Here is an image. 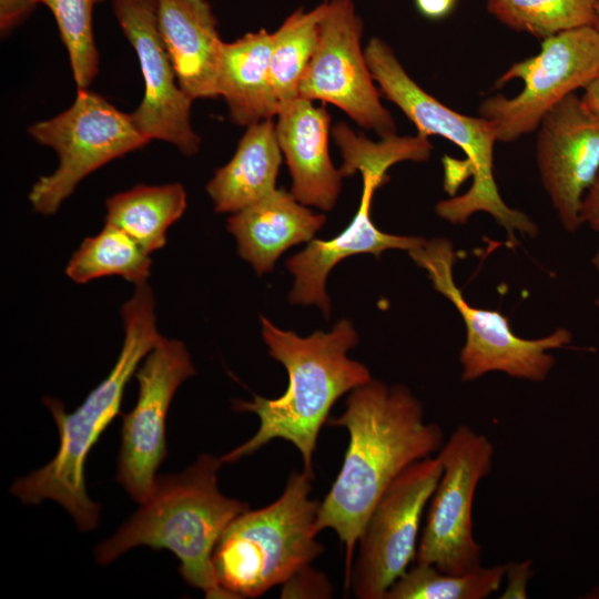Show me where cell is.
Wrapping results in <instances>:
<instances>
[{
    "mask_svg": "<svg viewBox=\"0 0 599 599\" xmlns=\"http://www.w3.org/2000/svg\"><path fill=\"white\" fill-rule=\"evenodd\" d=\"M105 223L129 234L146 253L162 248L166 232L186 209V193L180 183L136 185L105 202Z\"/></svg>",
    "mask_w": 599,
    "mask_h": 599,
    "instance_id": "obj_22",
    "label": "cell"
},
{
    "mask_svg": "<svg viewBox=\"0 0 599 599\" xmlns=\"http://www.w3.org/2000/svg\"><path fill=\"white\" fill-rule=\"evenodd\" d=\"M151 258L129 234L105 223L94 236L82 241L65 267L67 276L85 284L104 276H121L140 285L150 275Z\"/></svg>",
    "mask_w": 599,
    "mask_h": 599,
    "instance_id": "obj_23",
    "label": "cell"
},
{
    "mask_svg": "<svg viewBox=\"0 0 599 599\" xmlns=\"http://www.w3.org/2000/svg\"><path fill=\"white\" fill-rule=\"evenodd\" d=\"M443 471L438 455L406 467L386 488L358 539L346 590L357 599H384L416 560L425 507Z\"/></svg>",
    "mask_w": 599,
    "mask_h": 599,
    "instance_id": "obj_11",
    "label": "cell"
},
{
    "mask_svg": "<svg viewBox=\"0 0 599 599\" xmlns=\"http://www.w3.org/2000/svg\"><path fill=\"white\" fill-rule=\"evenodd\" d=\"M318 44L301 80L298 97L336 105L382 139L396 134L390 113L361 49L363 23L352 0H325Z\"/></svg>",
    "mask_w": 599,
    "mask_h": 599,
    "instance_id": "obj_12",
    "label": "cell"
},
{
    "mask_svg": "<svg viewBox=\"0 0 599 599\" xmlns=\"http://www.w3.org/2000/svg\"><path fill=\"white\" fill-rule=\"evenodd\" d=\"M282 151L272 120L247 126L233 158L206 185L219 213H235L274 191Z\"/></svg>",
    "mask_w": 599,
    "mask_h": 599,
    "instance_id": "obj_21",
    "label": "cell"
},
{
    "mask_svg": "<svg viewBox=\"0 0 599 599\" xmlns=\"http://www.w3.org/2000/svg\"><path fill=\"white\" fill-rule=\"evenodd\" d=\"M495 448L489 438L459 425L437 453L441 476L430 497L415 562L461 575L479 569L481 547L474 536L476 489L493 469Z\"/></svg>",
    "mask_w": 599,
    "mask_h": 599,
    "instance_id": "obj_10",
    "label": "cell"
},
{
    "mask_svg": "<svg viewBox=\"0 0 599 599\" xmlns=\"http://www.w3.org/2000/svg\"><path fill=\"white\" fill-rule=\"evenodd\" d=\"M29 133L59 158L57 169L39 177L29 193L33 211L43 215L55 213L91 172L150 142L131 114L87 89L78 90L69 109L32 124Z\"/></svg>",
    "mask_w": 599,
    "mask_h": 599,
    "instance_id": "obj_8",
    "label": "cell"
},
{
    "mask_svg": "<svg viewBox=\"0 0 599 599\" xmlns=\"http://www.w3.org/2000/svg\"><path fill=\"white\" fill-rule=\"evenodd\" d=\"M581 100L591 112L599 115V78L583 89Z\"/></svg>",
    "mask_w": 599,
    "mask_h": 599,
    "instance_id": "obj_33",
    "label": "cell"
},
{
    "mask_svg": "<svg viewBox=\"0 0 599 599\" xmlns=\"http://www.w3.org/2000/svg\"><path fill=\"white\" fill-rule=\"evenodd\" d=\"M500 23L541 40L556 33L593 26L596 0H486Z\"/></svg>",
    "mask_w": 599,
    "mask_h": 599,
    "instance_id": "obj_26",
    "label": "cell"
},
{
    "mask_svg": "<svg viewBox=\"0 0 599 599\" xmlns=\"http://www.w3.org/2000/svg\"><path fill=\"white\" fill-rule=\"evenodd\" d=\"M325 221L324 214L308 210L291 192L275 189L233 213L226 229L236 240L240 256L261 275L273 270L284 251L312 241Z\"/></svg>",
    "mask_w": 599,
    "mask_h": 599,
    "instance_id": "obj_19",
    "label": "cell"
},
{
    "mask_svg": "<svg viewBox=\"0 0 599 599\" xmlns=\"http://www.w3.org/2000/svg\"><path fill=\"white\" fill-rule=\"evenodd\" d=\"M261 324L268 354L285 367L288 386L277 398L254 395L253 400H233L234 410L255 414L260 425L252 437L221 459L236 463L270 441L283 439L298 450L303 471L314 480L313 455L332 407L345 393L372 379L364 364L347 356L358 342L357 333L347 319L338 321L327 333L316 331L307 337L280 329L265 316Z\"/></svg>",
    "mask_w": 599,
    "mask_h": 599,
    "instance_id": "obj_2",
    "label": "cell"
},
{
    "mask_svg": "<svg viewBox=\"0 0 599 599\" xmlns=\"http://www.w3.org/2000/svg\"><path fill=\"white\" fill-rule=\"evenodd\" d=\"M429 276L433 288L445 296L463 318L466 338L459 353L460 379L473 382L499 372L512 378L544 382L555 366L549 352L568 346L572 334L565 327L540 338H522L498 311L470 305L454 278L456 252L445 237L427 240L408 252Z\"/></svg>",
    "mask_w": 599,
    "mask_h": 599,
    "instance_id": "obj_7",
    "label": "cell"
},
{
    "mask_svg": "<svg viewBox=\"0 0 599 599\" xmlns=\"http://www.w3.org/2000/svg\"><path fill=\"white\" fill-rule=\"evenodd\" d=\"M333 587L327 577L305 565L282 585V598H331Z\"/></svg>",
    "mask_w": 599,
    "mask_h": 599,
    "instance_id": "obj_28",
    "label": "cell"
},
{
    "mask_svg": "<svg viewBox=\"0 0 599 599\" xmlns=\"http://www.w3.org/2000/svg\"><path fill=\"white\" fill-rule=\"evenodd\" d=\"M312 481L303 470H293L275 501L245 510L220 537L213 567L234 599L264 595L324 552L316 539L321 502L311 498Z\"/></svg>",
    "mask_w": 599,
    "mask_h": 599,
    "instance_id": "obj_6",
    "label": "cell"
},
{
    "mask_svg": "<svg viewBox=\"0 0 599 599\" xmlns=\"http://www.w3.org/2000/svg\"><path fill=\"white\" fill-rule=\"evenodd\" d=\"M158 24L183 92L195 99L216 98L223 41L206 0H158Z\"/></svg>",
    "mask_w": 599,
    "mask_h": 599,
    "instance_id": "obj_18",
    "label": "cell"
},
{
    "mask_svg": "<svg viewBox=\"0 0 599 599\" xmlns=\"http://www.w3.org/2000/svg\"><path fill=\"white\" fill-rule=\"evenodd\" d=\"M595 304H596V306H597V308L599 311V293H598V295L596 297Z\"/></svg>",
    "mask_w": 599,
    "mask_h": 599,
    "instance_id": "obj_36",
    "label": "cell"
},
{
    "mask_svg": "<svg viewBox=\"0 0 599 599\" xmlns=\"http://www.w3.org/2000/svg\"><path fill=\"white\" fill-rule=\"evenodd\" d=\"M121 317L124 339L118 359L83 403L67 413L60 400L43 398L59 432V448L47 465L17 479L10 488L27 505L54 500L72 516L82 532L98 526L101 509L87 494L88 455L120 414L125 386L140 363L163 337L156 327L154 295L146 283L135 285L132 296L121 307Z\"/></svg>",
    "mask_w": 599,
    "mask_h": 599,
    "instance_id": "obj_3",
    "label": "cell"
},
{
    "mask_svg": "<svg viewBox=\"0 0 599 599\" xmlns=\"http://www.w3.org/2000/svg\"><path fill=\"white\" fill-rule=\"evenodd\" d=\"M356 171L362 173L363 193L359 207L347 227L332 240H312L306 248L286 262L287 268L294 275L290 302L315 304L326 317L331 309L326 278L337 263L362 253L378 257L386 250L409 252L427 241L422 236L385 233L376 227L370 216L372 199L375 190L388 180V170L377 164L364 163L358 165Z\"/></svg>",
    "mask_w": 599,
    "mask_h": 599,
    "instance_id": "obj_16",
    "label": "cell"
},
{
    "mask_svg": "<svg viewBox=\"0 0 599 599\" xmlns=\"http://www.w3.org/2000/svg\"><path fill=\"white\" fill-rule=\"evenodd\" d=\"M331 116L313 101L297 98L283 106L276 136L292 176L291 193L304 205L331 211L342 186V173L328 152Z\"/></svg>",
    "mask_w": 599,
    "mask_h": 599,
    "instance_id": "obj_17",
    "label": "cell"
},
{
    "mask_svg": "<svg viewBox=\"0 0 599 599\" xmlns=\"http://www.w3.org/2000/svg\"><path fill=\"white\" fill-rule=\"evenodd\" d=\"M579 220L581 225L599 233V171L582 197Z\"/></svg>",
    "mask_w": 599,
    "mask_h": 599,
    "instance_id": "obj_31",
    "label": "cell"
},
{
    "mask_svg": "<svg viewBox=\"0 0 599 599\" xmlns=\"http://www.w3.org/2000/svg\"><path fill=\"white\" fill-rule=\"evenodd\" d=\"M223 464L221 457L202 453L184 470L156 476L150 497L97 546V561L108 565L138 546L170 550L189 586L207 599H234L220 586L212 557L227 526L250 507L221 493L217 474Z\"/></svg>",
    "mask_w": 599,
    "mask_h": 599,
    "instance_id": "obj_4",
    "label": "cell"
},
{
    "mask_svg": "<svg viewBox=\"0 0 599 599\" xmlns=\"http://www.w3.org/2000/svg\"><path fill=\"white\" fill-rule=\"evenodd\" d=\"M39 0H0V30L2 34L23 22L34 10Z\"/></svg>",
    "mask_w": 599,
    "mask_h": 599,
    "instance_id": "obj_30",
    "label": "cell"
},
{
    "mask_svg": "<svg viewBox=\"0 0 599 599\" xmlns=\"http://www.w3.org/2000/svg\"><path fill=\"white\" fill-rule=\"evenodd\" d=\"M364 54L380 91L416 125L418 133L440 135L467 156L473 175L469 190L438 202L437 215L451 224H465L475 213L484 212L504 227L511 243H516V234L536 237L537 224L508 206L498 191L494 177V146L498 142L495 125L481 116L458 113L423 90L383 40L373 38Z\"/></svg>",
    "mask_w": 599,
    "mask_h": 599,
    "instance_id": "obj_5",
    "label": "cell"
},
{
    "mask_svg": "<svg viewBox=\"0 0 599 599\" xmlns=\"http://www.w3.org/2000/svg\"><path fill=\"white\" fill-rule=\"evenodd\" d=\"M534 576L532 561L530 559L506 564L505 578L506 589L500 599L527 598V586Z\"/></svg>",
    "mask_w": 599,
    "mask_h": 599,
    "instance_id": "obj_29",
    "label": "cell"
},
{
    "mask_svg": "<svg viewBox=\"0 0 599 599\" xmlns=\"http://www.w3.org/2000/svg\"><path fill=\"white\" fill-rule=\"evenodd\" d=\"M114 16L134 48L144 97L131 114L138 130L194 155L201 144L191 124L192 100L180 88L158 24V0H112Z\"/></svg>",
    "mask_w": 599,
    "mask_h": 599,
    "instance_id": "obj_14",
    "label": "cell"
},
{
    "mask_svg": "<svg viewBox=\"0 0 599 599\" xmlns=\"http://www.w3.org/2000/svg\"><path fill=\"white\" fill-rule=\"evenodd\" d=\"M102 1H104V0H97V3H98V2H102Z\"/></svg>",
    "mask_w": 599,
    "mask_h": 599,
    "instance_id": "obj_37",
    "label": "cell"
},
{
    "mask_svg": "<svg viewBox=\"0 0 599 599\" xmlns=\"http://www.w3.org/2000/svg\"><path fill=\"white\" fill-rule=\"evenodd\" d=\"M271 50L272 33L265 29L222 44L217 92L238 125L272 120L280 112L271 80Z\"/></svg>",
    "mask_w": 599,
    "mask_h": 599,
    "instance_id": "obj_20",
    "label": "cell"
},
{
    "mask_svg": "<svg viewBox=\"0 0 599 599\" xmlns=\"http://www.w3.org/2000/svg\"><path fill=\"white\" fill-rule=\"evenodd\" d=\"M323 10V3L309 11L298 9L272 33L270 72L281 109L300 98L301 80L318 44Z\"/></svg>",
    "mask_w": 599,
    "mask_h": 599,
    "instance_id": "obj_24",
    "label": "cell"
},
{
    "mask_svg": "<svg viewBox=\"0 0 599 599\" xmlns=\"http://www.w3.org/2000/svg\"><path fill=\"white\" fill-rule=\"evenodd\" d=\"M505 569L506 564L481 566L471 572L455 575L415 562L389 587L384 599H485L499 590Z\"/></svg>",
    "mask_w": 599,
    "mask_h": 599,
    "instance_id": "obj_25",
    "label": "cell"
},
{
    "mask_svg": "<svg viewBox=\"0 0 599 599\" xmlns=\"http://www.w3.org/2000/svg\"><path fill=\"white\" fill-rule=\"evenodd\" d=\"M599 78V32L593 26L566 30L542 40L538 54L514 63L496 82L519 79L514 98L495 94L479 105L499 142H512L538 129L545 115L569 94Z\"/></svg>",
    "mask_w": 599,
    "mask_h": 599,
    "instance_id": "obj_9",
    "label": "cell"
},
{
    "mask_svg": "<svg viewBox=\"0 0 599 599\" xmlns=\"http://www.w3.org/2000/svg\"><path fill=\"white\" fill-rule=\"evenodd\" d=\"M39 3L54 17L78 90L87 89L98 73L99 57L92 26L97 0H39Z\"/></svg>",
    "mask_w": 599,
    "mask_h": 599,
    "instance_id": "obj_27",
    "label": "cell"
},
{
    "mask_svg": "<svg viewBox=\"0 0 599 599\" xmlns=\"http://www.w3.org/2000/svg\"><path fill=\"white\" fill-rule=\"evenodd\" d=\"M591 264L593 266V268L599 272V246L597 247V250L595 251L592 257H591Z\"/></svg>",
    "mask_w": 599,
    "mask_h": 599,
    "instance_id": "obj_34",
    "label": "cell"
},
{
    "mask_svg": "<svg viewBox=\"0 0 599 599\" xmlns=\"http://www.w3.org/2000/svg\"><path fill=\"white\" fill-rule=\"evenodd\" d=\"M456 0H415L417 10L428 19H441L454 8Z\"/></svg>",
    "mask_w": 599,
    "mask_h": 599,
    "instance_id": "obj_32",
    "label": "cell"
},
{
    "mask_svg": "<svg viewBox=\"0 0 599 599\" xmlns=\"http://www.w3.org/2000/svg\"><path fill=\"white\" fill-rule=\"evenodd\" d=\"M536 161L559 222L565 231L577 232L582 197L599 171V115L581 97L569 94L545 115Z\"/></svg>",
    "mask_w": 599,
    "mask_h": 599,
    "instance_id": "obj_15",
    "label": "cell"
},
{
    "mask_svg": "<svg viewBox=\"0 0 599 599\" xmlns=\"http://www.w3.org/2000/svg\"><path fill=\"white\" fill-rule=\"evenodd\" d=\"M194 374L184 343L164 336L134 374L139 394L133 409L122 415L116 480L139 504L152 494L166 456V416L173 396Z\"/></svg>",
    "mask_w": 599,
    "mask_h": 599,
    "instance_id": "obj_13",
    "label": "cell"
},
{
    "mask_svg": "<svg viewBox=\"0 0 599 599\" xmlns=\"http://www.w3.org/2000/svg\"><path fill=\"white\" fill-rule=\"evenodd\" d=\"M593 27L599 32V0H596Z\"/></svg>",
    "mask_w": 599,
    "mask_h": 599,
    "instance_id": "obj_35",
    "label": "cell"
},
{
    "mask_svg": "<svg viewBox=\"0 0 599 599\" xmlns=\"http://www.w3.org/2000/svg\"><path fill=\"white\" fill-rule=\"evenodd\" d=\"M327 425L345 428L348 445L341 470L319 505L318 532L332 529L345 554L348 581L358 539L378 499L409 465L438 453L441 427L425 420L422 402L405 385L380 380L354 388L345 410Z\"/></svg>",
    "mask_w": 599,
    "mask_h": 599,
    "instance_id": "obj_1",
    "label": "cell"
}]
</instances>
